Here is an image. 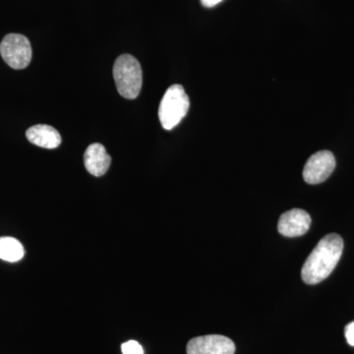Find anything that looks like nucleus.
<instances>
[{
    "label": "nucleus",
    "instance_id": "nucleus-1",
    "mask_svg": "<svg viewBox=\"0 0 354 354\" xmlns=\"http://www.w3.org/2000/svg\"><path fill=\"white\" fill-rule=\"evenodd\" d=\"M344 241L339 234L326 235L305 261L301 278L308 285H316L328 278L341 259Z\"/></svg>",
    "mask_w": 354,
    "mask_h": 354
},
{
    "label": "nucleus",
    "instance_id": "nucleus-2",
    "mask_svg": "<svg viewBox=\"0 0 354 354\" xmlns=\"http://www.w3.org/2000/svg\"><path fill=\"white\" fill-rule=\"evenodd\" d=\"M116 88L123 97L134 100L141 92L143 74L138 60L131 55H120L113 66Z\"/></svg>",
    "mask_w": 354,
    "mask_h": 354
},
{
    "label": "nucleus",
    "instance_id": "nucleus-3",
    "mask_svg": "<svg viewBox=\"0 0 354 354\" xmlns=\"http://www.w3.org/2000/svg\"><path fill=\"white\" fill-rule=\"evenodd\" d=\"M189 106V97L183 86L178 84L171 86L165 93L158 108V118L162 128L174 129L185 118Z\"/></svg>",
    "mask_w": 354,
    "mask_h": 354
},
{
    "label": "nucleus",
    "instance_id": "nucleus-4",
    "mask_svg": "<svg viewBox=\"0 0 354 354\" xmlns=\"http://www.w3.org/2000/svg\"><path fill=\"white\" fill-rule=\"evenodd\" d=\"M0 55L11 68L24 69L32 60L31 44L23 35H7L0 44Z\"/></svg>",
    "mask_w": 354,
    "mask_h": 354
},
{
    "label": "nucleus",
    "instance_id": "nucleus-5",
    "mask_svg": "<svg viewBox=\"0 0 354 354\" xmlns=\"http://www.w3.org/2000/svg\"><path fill=\"white\" fill-rule=\"evenodd\" d=\"M335 158L330 151H320L310 157L305 165L304 178L308 184H319L329 178L335 171Z\"/></svg>",
    "mask_w": 354,
    "mask_h": 354
},
{
    "label": "nucleus",
    "instance_id": "nucleus-6",
    "mask_svg": "<svg viewBox=\"0 0 354 354\" xmlns=\"http://www.w3.org/2000/svg\"><path fill=\"white\" fill-rule=\"evenodd\" d=\"M187 354H234L235 346L232 339L221 335L194 337L187 344Z\"/></svg>",
    "mask_w": 354,
    "mask_h": 354
},
{
    "label": "nucleus",
    "instance_id": "nucleus-7",
    "mask_svg": "<svg viewBox=\"0 0 354 354\" xmlns=\"http://www.w3.org/2000/svg\"><path fill=\"white\" fill-rule=\"evenodd\" d=\"M311 218L304 209H293L286 212L279 218L278 230L283 236H301L308 232Z\"/></svg>",
    "mask_w": 354,
    "mask_h": 354
},
{
    "label": "nucleus",
    "instance_id": "nucleus-8",
    "mask_svg": "<svg viewBox=\"0 0 354 354\" xmlns=\"http://www.w3.org/2000/svg\"><path fill=\"white\" fill-rule=\"evenodd\" d=\"M111 158L106 153V148L100 143L88 147L84 153V164L88 174L100 177L106 174L111 167Z\"/></svg>",
    "mask_w": 354,
    "mask_h": 354
},
{
    "label": "nucleus",
    "instance_id": "nucleus-9",
    "mask_svg": "<svg viewBox=\"0 0 354 354\" xmlns=\"http://www.w3.org/2000/svg\"><path fill=\"white\" fill-rule=\"evenodd\" d=\"M26 137L34 145L44 149H55L62 144L59 132L50 125H34L27 130Z\"/></svg>",
    "mask_w": 354,
    "mask_h": 354
},
{
    "label": "nucleus",
    "instance_id": "nucleus-10",
    "mask_svg": "<svg viewBox=\"0 0 354 354\" xmlns=\"http://www.w3.org/2000/svg\"><path fill=\"white\" fill-rule=\"evenodd\" d=\"M24 247L13 237H0V259L7 262H18L24 257Z\"/></svg>",
    "mask_w": 354,
    "mask_h": 354
},
{
    "label": "nucleus",
    "instance_id": "nucleus-11",
    "mask_svg": "<svg viewBox=\"0 0 354 354\" xmlns=\"http://www.w3.org/2000/svg\"><path fill=\"white\" fill-rule=\"evenodd\" d=\"M121 351H122L123 354H144L143 348L136 341L124 342L121 346Z\"/></svg>",
    "mask_w": 354,
    "mask_h": 354
},
{
    "label": "nucleus",
    "instance_id": "nucleus-12",
    "mask_svg": "<svg viewBox=\"0 0 354 354\" xmlns=\"http://www.w3.org/2000/svg\"><path fill=\"white\" fill-rule=\"evenodd\" d=\"M344 335L349 346H354V321L346 325Z\"/></svg>",
    "mask_w": 354,
    "mask_h": 354
},
{
    "label": "nucleus",
    "instance_id": "nucleus-13",
    "mask_svg": "<svg viewBox=\"0 0 354 354\" xmlns=\"http://www.w3.org/2000/svg\"><path fill=\"white\" fill-rule=\"evenodd\" d=\"M221 1H223V0H201V3L203 6L211 8V7L218 6Z\"/></svg>",
    "mask_w": 354,
    "mask_h": 354
}]
</instances>
